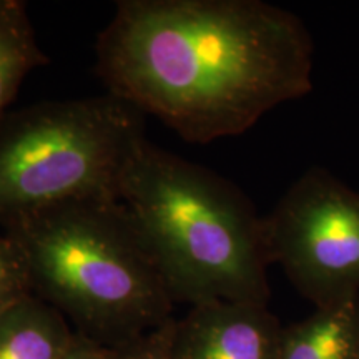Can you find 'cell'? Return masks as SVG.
Listing matches in <instances>:
<instances>
[{"instance_id": "cell-7", "label": "cell", "mask_w": 359, "mask_h": 359, "mask_svg": "<svg viewBox=\"0 0 359 359\" xmlns=\"http://www.w3.org/2000/svg\"><path fill=\"white\" fill-rule=\"evenodd\" d=\"M278 359H359V296L283 327Z\"/></svg>"}, {"instance_id": "cell-1", "label": "cell", "mask_w": 359, "mask_h": 359, "mask_svg": "<svg viewBox=\"0 0 359 359\" xmlns=\"http://www.w3.org/2000/svg\"><path fill=\"white\" fill-rule=\"evenodd\" d=\"M95 53L107 93L188 143L245 133L313 88L311 34L263 0H120Z\"/></svg>"}, {"instance_id": "cell-3", "label": "cell", "mask_w": 359, "mask_h": 359, "mask_svg": "<svg viewBox=\"0 0 359 359\" xmlns=\"http://www.w3.org/2000/svg\"><path fill=\"white\" fill-rule=\"evenodd\" d=\"M175 303L268 304L271 264L264 217L210 168L143 140L122 182Z\"/></svg>"}, {"instance_id": "cell-6", "label": "cell", "mask_w": 359, "mask_h": 359, "mask_svg": "<svg viewBox=\"0 0 359 359\" xmlns=\"http://www.w3.org/2000/svg\"><path fill=\"white\" fill-rule=\"evenodd\" d=\"M283 327L268 304H196L175 320L172 359H278Z\"/></svg>"}, {"instance_id": "cell-11", "label": "cell", "mask_w": 359, "mask_h": 359, "mask_svg": "<svg viewBox=\"0 0 359 359\" xmlns=\"http://www.w3.org/2000/svg\"><path fill=\"white\" fill-rule=\"evenodd\" d=\"M175 318L150 333L111 348L110 359H172Z\"/></svg>"}, {"instance_id": "cell-9", "label": "cell", "mask_w": 359, "mask_h": 359, "mask_svg": "<svg viewBox=\"0 0 359 359\" xmlns=\"http://www.w3.org/2000/svg\"><path fill=\"white\" fill-rule=\"evenodd\" d=\"M37 42L27 4L0 0V120L30 72L48 64Z\"/></svg>"}, {"instance_id": "cell-2", "label": "cell", "mask_w": 359, "mask_h": 359, "mask_svg": "<svg viewBox=\"0 0 359 359\" xmlns=\"http://www.w3.org/2000/svg\"><path fill=\"white\" fill-rule=\"evenodd\" d=\"M0 224L24 251L32 293L75 333L116 348L173 318L154 251L120 200L67 201Z\"/></svg>"}, {"instance_id": "cell-8", "label": "cell", "mask_w": 359, "mask_h": 359, "mask_svg": "<svg viewBox=\"0 0 359 359\" xmlns=\"http://www.w3.org/2000/svg\"><path fill=\"white\" fill-rule=\"evenodd\" d=\"M74 338L64 314L35 294L0 313V359H62Z\"/></svg>"}, {"instance_id": "cell-5", "label": "cell", "mask_w": 359, "mask_h": 359, "mask_svg": "<svg viewBox=\"0 0 359 359\" xmlns=\"http://www.w3.org/2000/svg\"><path fill=\"white\" fill-rule=\"evenodd\" d=\"M271 263L314 306L359 296V191L325 168L304 172L264 217Z\"/></svg>"}, {"instance_id": "cell-10", "label": "cell", "mask_w": 359, "mask_h": 359, "mask_svg": "<svg viewBox=\"0 0 359 359\" xmlns=\"http://www.w3.org/2000/svg\"><path fill=\"white\" fill-rule=\"evenodd\" d=\"M32 293L29 263L12 238L0 236V313Z\"/></svg>"}, {"instance_id": "cell-4", "label": "cell", "mask_w": 359, "mask_h": 359, "mask_svg": "<svg viewBox=\"0 0 359 359\" xmlns=\"http://www.w3.org/2000/svg\"><path fill=\"white\" fill-rule=\"evenodd\" d=\"M145 115L110 93L48 100L0 120V219L67 201L120 200Z\"/></svg>"}, {"instance_id": "cell-12", "label": "cell", "mask_w": 359, "mask_h": 359, "mask_svg": "<svg viewBox=\"0 0 359 359\" xmlns=\"http://www.w3.org/2000/svg\"><path fill=\"white\" fill-rule=\"evenodd\" d=\"M110 354L111 348L102 346L95 341L85 338L83 334L75 333L74 343L62 359H110Z\"/></svg>"}]
</instances>
